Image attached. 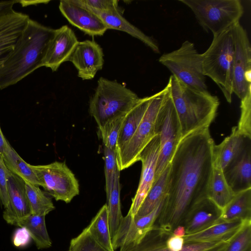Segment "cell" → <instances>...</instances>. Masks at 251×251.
I'll use <instances>...</instances> for the list:
<instances>
[{"mask_svg":"<svg viewBox=\"0 0 251 251\" xmlns=\"http://www.w3.org/2000/svg\"><path fill=\"white\" fill-rule=\"evenodd\" d=\"M158 61L185 85L196 90L207 91L201 54L193 43L184 41L177 50L162 54Z\"/></svg>","mask_w":251,"mask_h":251,"instance_id":"ba28073f","label":"cell"},{"mask_svg":"<svg viewBox=\"0 0 251 251\" xmlns=\"http://www.w3.org/2000/svg\"><path fill=\"white\" fill-rule=\"evenodd\" d=\"M244 221L234 220L216 224L200 232L185 235L184 243L190 242H228L242 227Z\"/></svg>","mask_w":251,"mask_h":251,"instance_id":"cb8c5ba5","label":"cell"},{"mask_svg":"<svg viewBox=\"0 0 251 251\" xmlns=\"http://www.w3.org/2000/svg\"><path fill=\"white\" fill-rule=\"evenodd\" d=\"M167 246L171 251H180L184 245L183 237L172 235L167 241Z\"/></svg>","mask_w":251,"mask_h":251,"instance_id":"60d3db41","label":"cell"},{"mask_svg":"<svg viewBox=\"0 0 251 251\" xmlns=\"http://www.w3.org/2000/svg\"><path fill=\"white\" fill-rule=\"evenodd\" d=\"M15 232L14 244L16 246H24L28 243V237H30L29 233L25 228L19 229Z\"/></svg>","mask_w":251,"mask_h":251,"instance_id":"b9f144b4","label":"cell"},{"mask_svg":"<svg viewBox=\"0 0 251 251\" xmlns=\"http://www.w3.org/2000/svg\"><path fill=\"white\" fill-rule=\"evenodd\" d=\"M25 187L32 214L46 216L55 209L51 199L39 186L25 181Z\"/></svg>","mask_w":251,"mask_h":251,"instance_id":"d6a6232c","label":"cell"},{"mask_svg":"<svg viewBox=\"0 0 251 251\" xmlns=\"http://www.w3.org/2000/svg\"><path fill=\"white\" fill-rule=\"evenodd\" d=\"M59 9L71 25L89 36H102L108 29L96 14L76 0H61Z\"/></svg>","mask_w":251,"mask_h":251,"instance_id":"5bb4252c","label":"cell"},{"mask_svg":"<svg viewBox=\"0 0 251 251\" xmlns=\"http://www.w3.org/2000/svg\"><path fill=\"white\" fill-rule=\"evenodd\" d=\"M167 90L157 113L155 131L160 140V148L154 182L168 166L182 139L180 125L170 92Z\"/></svg>","mask_w":251,"mask_h":251,"instance_id":"52a82bcc","label":"cell"},{"mask_svg":"<svg viewBox=\"0 0 251 251\" xmlns=\"http://www.w3.org/2000/svg\"><path fill=\"white\" fill-rule=\"evenodd\" d=\"M55 29L29 19L10 56L0 68V89L17 83L42 67Z\"/></svg>","mask_w":251,"mask_h":251,"instance_id":"7a4b0ae2","label":"cell"},{"mask_svg":"<svg viewBox=\"0 0 251 251\" xmlns=\"http://www.w3.org/2000/svg\"><path fill=\"white\" fill-rule=\"evenodd\" d=\"M104 54L100 45L94 40L79 42L71 54V61L82 80H91L101 70L104 64Z\"/></svg>","mask_w":251,"mask_h":251,"instance_id":"9a60e30c","label":"cell"},{"mask_svg":"<svg viewBox=\"0 0 251 251\" xmlns=\"http://www.w3.org/2000/svg\"><path fill=\"white\" fill-rule=\"evenodd\" d=\"M194 13L197 21L213 36L239 22L244 7L239 0H180Z\"/></svg>","mask_w":251,"mask_h":251,"instance_id":"8992f818","label":"cell"},{"mask_svg":"<svg viewBox=\"0 0 251 251\" xmlns=\"http://www.w3.org/2000/svg\"><path fill=\"white\" fill-rule=\"evenodd\" d=\"M139 99L135 93L116 80L100 77L90 100L89 112L100 129L109 121L125 116Z\"/></svg>","mask_w":251,"mask_h":251,"instance_id":"277c9868","label":"cell"},{"mask_svg":"<svg viewBox=\"0 0 251 251\" xmlns=\"http://www.w3.org/2000/svg\"><path fill=\"white\" fill-rule=\"evenodd\" d=\"M222 212L208 198L199 201L189 211L181 225L185 228V235L200 232L220 223Z\"/></svg>","mask_w":251,"mask_h":251,"instance_id":"d6986e66","label":"cell"},{"mask_svg":"<svg viewBox=\"0 0 251 251\" xmlns=\"http://www.w3.org/2000/svg\"><path fill=\"white\" fill-rule=\"evenodd\" d=\"M87 8L97 11H108L118 8L117 0H76Z\"/></svg>","mask_w":251,"mask_h":251,"instance_id":"f35d334b","label":"cell"},{"mask_svg":"<svg viewBox=\"0 0 251 251\" xmlns=\"http://www.w3.org/2000/svg\"><path fill=\"white\" fill-rule=\"evenodd\" d=\"M7 187L9 201L3 218L8 224L16 225L19 221L31 214L25 181L9 170Z\"/></svg>","mask_w":251,"mask_h":251,"instance_id":"ac0fdd59","label":"cell"},{"mask_svg":"<svg viewBox=\"0 0 251 251\" xmlns=\"http://www.w3.org/2000/svg\"><path fill=\"white\" fill-rule=\"evenodd\" d=\"M7 140L5 138L0 126V153L1 154Z\"/></svg>","mask_w":251,"mask_h":251,"instance_id":"7dc6e473","label":"cell"},{"mask_svg":"<svg viewBox=\"0 0 251 251\" xmlns=\"http://www.w3.org/2000/svg\"><path fill=\"white\" fill-rule=\"evenodd\" d=\"M204 75L219 87L226 101L233 94L234 45L230 28L213 36L206 51L201 54Z\"/></svg>","mask_w":251,"mask_h":251,"instance_id":"5b68a950","label":"cell"},{"mask_svg":"<svg viewBox=\"0 0 251 251\" xmlns=\"http://www.w3.org/2000/svg\"><path fill=\"white\" fill-rule=\"evenodd\" d=\"M29 19L13 8L0 15V68L14 50Z\"/></svg>","mask_w":251,"mask_h":251,"instance_id":"2e32d148","label":"cell"},{"mask_svg":"<svg viewBox=\"0 0 251 251\" xmlns=\"http://www.w3.org/2000/svg\"><path fill=\"white\" fill-rule=\"evenodd\" d=\"M86 228L102 247L108 251H115L112 244L106 204L100 208Z\"/></svg>","mask_w":251,"mask_h":251,"instance_id":"f546056e","label":"cell"},{"mask_svg":"<svg viewBox=\"0 0 251 251\" xmlns=\"http://www.w3.org/2000/svg\"><path fill=\"white\" fill-rule=\"evenodd\" d=\"M105 191L107 198L113 188L116 173L118 169L116 151L105 147L103 148Z\"/></svg>","mask_w":251,"mask_h":251,"instance_id":"74e56055","label":"cell"},{"mask_svg":"<svg viewBox=\"0 0 251 251\" xmlns=\"http://www.w3.org/2000/svg\"><path fill=\"white\" fill-rule=\"evenodd\" d=\"M223 173L235 194L251 188V140L248 141L242 152Z\"/></svg>","mask_w":251,"mask_h":251,"instance_id":"ffe728a7","label":"cell"},{"mask_svg":"<svg viewBox=\"0 0 251 251\" xmlns=\"http://www.w3.org/2000/svg\"><path fill=\"white\" fill-rule=\"evenodd\" d=\"M78 42L75 32L67 25L55 29L48 47L42 67L56 71L63 63L69 61Z\"/></svg>","mask_w":251,"mask_h":251,"instance_id":"e0dca14e","label":"cell"},{"mask_svg":"<svg viewBox=\"0 0 251 251\" xmlns=\"http://www.w3.org/2000/svg\"><path fill=\"white\" fill-rule=\"evenodd\" d=\"M91 10L102 20L108 29H115L126 32L140 40L154 52L160 53L158 45L155 40L129 23L123 17L119 7L112 10L104 12Z\"/></svg>","mask_w":251,"mask_h":251,"instance_id":"7402d4cb","label":"cell"},{"mask_svg":"<svg viewBox=\"0 0 251 251\" xmlns=\"http://www.w3.org/2000/svg\"><path fill=\"white\" fill-rule=\"evenodd\" d=\"M166 90V86L151 96L146 113L135 133L120 150L116 151L117 167L120 171L138 161L142 150L156 135V118Z\"/></svg>","mask_w":251,"mask_h":251,"instance_id":"9c48e42d","label":"cell"},{"mask_svg":"<svg viewBox=\"0 0 251 251\" xmlns=\"http://www.w3.org/2000/svg\"><path fill=\"white\" fill-rule=\"evenodd\" d=\"M215 145L209 128L181 139L169 165L167 195L154 225L173 232L191 208L207 198Z\"/></svg>","mask_w":251,"mask_h":251,"instance_id":"6da1fadb","label":"cell"},{"mask_svg":"<svg viewBox=\"0 0 251 251\" xmlns=\"http://www.w3.org/2000/svg\"><path fill=\"white\" fill-rule=\"evenodd\" d=\"M163 201L147 215L133 216L127 213L126 216L123 217L115 234L112 238L114 251L124 246L138 243L153 226Z\"/></svg>","mask_w":251,"mask_h":251,"instance_id":"7c38bea8","label":"cell"},{"mask_svg":"<svg viewBox=\"0 0 251 251\" xmlns=\"http://www.w3.org/2000/svg\"><path fill=\"white\" fill-rule=\"evenodd\" d=\"M1 156L6 168L11 172L25 181L39 186L38 178L31 165L24 160L8 141Z\"/></svg>","mask_w":251,"mask_h":251,"instance_id":"83f0119b","label":"cell"},{"mask_svg":"<svg viewBox=\"0 0 251 251\" xmlns=\"http://www.w3.org/2000/svg\"><path fill=\"white\" fill-rule=\"evenodd\" d=\"M241 114L237 130L243 136L251 139V90L241 100Z\"/></svg>","mask_w":251,"mask_h":251,"instance_id":"8d00e7d4","label":"cell"},{"mask_svg":"<svg viewBox=\"0 0 251 251\" xmlns=\"http://www.w3.org/2000/svg\"><path fill=\"white\" fill-rule=\"evenodd\" d=\"M224 251H251V220L244 222Z\"/></svg>","mask_w":251,"mask_h":251,"instance_id":"836d02e7","label":"cell"},{"mask_svg":"<svg viewBox=\"0 0 251 251\" xmlns=\"http://www.w3.org/2000/svg\"><path fill=\"white\" fill-rule=\"evenodd\" d=\"M186 234L184 227L182 225L176 226L173 231V235L183 237Z\"/></svg>","mask_w":251,"mask_h":251,"instance_id":"f6af8a7d","label":"cell"},{"mask_svg":"<svg viewBox=\"0 0 251 251\" xmlns=\"http://www.w3.org/2000/svg\"><path fill=\"white\" fill-rule=\"evenodd\" d=\"M16 225L26 229L38 249L51 246L52 242L46 226L45 216L31 214L19 221Z\"/></svg>","mask_w":251,"mask_h":251,"instance_id":"f1b7e54d","label":"cell"},{"mask_svg":"<svg viewBox=\"0 0 251 251\" xmlns=\"http://www.w3.org/2000/svg\"><path fill=\"white\" fill-rule=\"evenodd\" d=\"M227 245L228 242H221L218 244L213 248L207 250L205 251H224L226 250Z\"/></svg>","mask_w":251,"mask_h":251,"instance_id":"bcb514c9","label":"cell"},{"mask_svg":"<svg viewBox=\"0 0 251 251\" xmlns=\"http://www.w3.org/2000/svg\"><path fill=\"white\" fill-rule=\"evenodd\" d=\"M69 251H108L99 244L86 227L70 242Z\"/></svg>","mask_w":251,"mask_h":251,"instance_id":"d590c367","label":"cell"},{"mask_svg":"<svg viewBox=\"0 0 251 251\" xmlns=\"http://www.w3.org/2000/svg\"><path fill=\"white\" fill-rule=\"evenodd\" d=\"M39 186L54 198L69 203L79 193L77 179L65 162L55 161L47 165H32Z\"/></svg>","mask_w":251,"mask_h":251,"instance_id":"30bf717a","label":"cell"},{"mask_svg":"<svg viewBox=\"0 0 251 251\" xmlns=\"http://www.w3.org/2000/svg\"><path fill=\"white\" fill-rule=\"evenodd\" d=\"M235 194L227 184L222 169L214 164L207 198L223 210Z\"/></svg>","mask_w":251,"mask_h":251,"instance_id":"4316f807","label":"cell"},{"mask_svg":"<svg viewBox=\"0 0 251 251\" xmlns=\"http://www.w3.org/2000/svg\"><path fill=\"white\" fill-rule=\"evenodd\" d=\"M50 0H17V3H19L23 7L27 6L29 5H37L39 4H47Z\"/></svg>","mask_w":251,"mask_h":251,"instance_id":"ee69618b","label":"cell"},{"mask_svg":"<svg viewBox=\"0 0 251 251\" xmlns=\"http://www.w3.org/2000/svg\"><path fill=\"white\" fill-rule=\"evenodd\" d=\"M17 0H9L0 1V15L13 8Z\"/></svg>","mask_w":251,"mask_h":251,"instance_id":"7bdbcfd3","label":"cell"},{"mask_svg":"<svg viewBox=\"0 0 251 251\" xmlns=\"http://www.w3.org/2000/svg\"><path fill=\"white\" fill-rule=\"evenodd\" d=\"M168 171L169 165L153 182L135 215L144 216L149 214L164 200L167 195Z\"/></svg>","mask_w":251,"mask_h":251,"instance_id":"4dcf8cb0","label":"cell"},{"mask_svg":"<svg viewBox=\"0 0 251 251\" xmlns=\"http://www.w3.org/2000/svg\"><path fill=\"white\" fill-rule=\"evenodd\" d=\"M173 232L154 225L137 243L129 244L120 248L119 251H171L167 246L168 239ZM200 247L195 243H185L180 251H200Z\"/></svg>","mask_w":251,"mask_h":251,"instance_id":"44dd1931","label":"cell"},{"mask_svg":"<svg viewBox=\"0 0 251 251\" xmlns=\"http://www.w3.org/2000/svg\"><path fill=\"white\" fill-rule=\"evenodd\" d=\"M249 139L240 134L237 126H233L230 135L214 148V164L223 172L242 152Z\"/></svg>","mask_w":251,"mask_h":251,"instance_id":"603a6c76","label":"cell"},{"mask_svg":"<svg viewBox=\"0 0 251 251\" xmlns=\"http://www.w3.org/2000/svg\"><path fill=\"white\" fill-rule=\"evenodd\" d=\"M251 220V188L235 193L223 210L220 222Z\"/></svg>","mask_w":251,"mask_h":251,"instance_id":"484cf974","label":"cell"},{"mask_svg":"<svg viewBox=\"0 0 251 251\" xmlns=\"http://www.w3.org/2000/svg\"><path fill=\"white\" fill-rule=\"evenodd\" d=\"M230 30L234 45L233 93L242 100L251 90V46L239 22Z\"/></svg>","mask_w":251,"mask_h":251,"instance_id":"8fae6325","label":"cell"},{"mask_svg":"<svg viewBox=\"0 0 251 251\" xmlns=\"http://www.w3.org/2000/svg\"><path fill=\"white\" fill-rule=\"evenodd\" d=\"M151 96L140 98L126 115L118 135L116 151L120 150L132 136L149 106Z\"/></svg>","mask_w":251,"mask_h":251,"instance_id":"d4e9b609","label":"cell"},{"mask_svg":"<svg viewBox=\"0 0 251 251\" xmlns=\"http://www.w3.org/2000/svg\"><path fill=\"white\" fill-rule=\"evenodd\" d=\"M125 116L109 121L99 129L104 147L116 151L118 135Z\"/></svg>","mask_w":251,"mask_h":251,"instance_id":"e575fe53","label":"cell"},{"mask_svg":"<svg viewBox=\"0 0 251 251\" xmlns=\"http://www.w3.org/2000/svg\"><path fill=\"white\" fill-rule=\"evenodd\" d=\"M160 148V140L156 135L141 151L139 161L142 162L140 179L128 213L134 216L152 186L155 178Z\"/></svg>","mask_w":251,"mask_h":251,"instance_id":"4fadbf2b","label":"cell"},{"mask_svg":"<svg viewBox=\"0 0 251 251\" xmlns=\"http://www.w3.org/2000/svg\"><path fill=\"white\" fill-rule=\"evenodd\" d=\"M8 171L0 153V200L4 208L7 206L9 201L7 187Z\"/></svg>","mask_w":251,"mask_h":251,"instance_id":"ab89813d","label":"cell"},{"mask_svg":"<svg viewBox=\"0 0 251 251\" xmlns=\"http://www.w3.org/2000/svg\"><path fill=\"white\" fill-rule=\"evenodd\" d=\"M168 83L182 138L196 131L209 128L217 114L220 104L218 98L208 91L191 88L172 75Z\"/></svg>","mask_w":251,"mask_h":251,"instance_id":"3957f363","label":"cell"},{"mask_svg":"<svg viewBox=\"0 0 251 251\" xmlns=\"http://www.w3.org/2000/svg\"><path fill=\"white\" fill-rule=\"evenodd\" d=\"M120 172L118 169L116 173L114 184L111 191L107 198V210L111 238L115 234L123 216L122 214L120 202Z\"/></svg>","mask_w":251,"mask_h":251,"instance_id":"1f68e13d","label":"cell"}]
</instances>
